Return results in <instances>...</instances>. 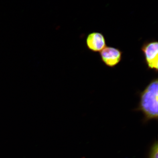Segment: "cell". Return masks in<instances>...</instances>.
Here are the masks:
<instances>
[{
	"instance_id": "obj_4",
	"label": "cell",
	"mask_w": 158,
	"mask_h": 158,
	"mask_svg": "<svg viewBox=\"0 0 158 158\" xmlns=\"http://www.w3.org/2000/svg\"><path fill=\"white\" fill-rule=\"evenodd\" d=\"M87 47L92 52H100L106 46V39L102 33L93 32L89 34L86 37Z\"/></svg>"
},
{
	"instance_id": "obj_1",
	"label": "cell",
	"mask_w": 158,
	"mask_h": 158,
	"mask_svg": "<svg viewBox=\"0 0 158 158\" xmlns=\"http://www.w3.org/2000/svg\"><path fill=\"white\" fill-rule=\"evenodd\" d=\"M140 101L136 110L143 112L144 121L158 119V81L152 80L139 94Z\"/></svg>"
},
{
	"instance_id": "obj_2",
	"label": "cell",
	"mask_w": 158,
	"mask_h": 158,
	"mask_svg": "<svg viewBox=\"0 0 158 158\" xmlns=\"http://www.w3.org/2000/svg\"><path fill=\"white\" fill-rule=\"evenodd\" d=\"M158 45L157 41L154 39L145 41L141 47L148 68L156 72L158 70Z\"/></svg>"
},
{
	"instance_id": "obj_3",
	"label": "cell",
	"mask_w": 158,
	"mask_h": 158,
	"mask_svg": "<svg viewBox=\"0 0 158 158\" xmlns=\"http://www.w3.org/2000/svg\"><path fill=\"white\" fill-rule=\"evenodd\" d=\"M99 54L102 62L106 66L112 68L121 61L123 52L118 48L106 46Z\"/></svg>"
},
{
	"instance_id": "obj_5",
	"label": "cell",
	"mask_w": 158,
	"mask_h": 158,
	"mask_svg": "<svg viewBox=\"0 0 158 158\" xmlns=\"http://www.w3.org/2000/svg\"><path fill=\"white\" fill-rule=\"evenodd\" d=\"M149 158H158V147L157 142L152 146L150 152Z\"/></svg>"
}]
</instances>
